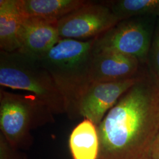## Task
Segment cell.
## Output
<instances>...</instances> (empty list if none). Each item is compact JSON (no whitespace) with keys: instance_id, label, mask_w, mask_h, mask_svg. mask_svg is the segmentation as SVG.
I'll return each mask as SVG.
<instances>
[{"instance_id":"15","label":"cell","mask_w":159,"mask_h":159,"mask_svg":"<svg viewBox=\"0 0 159 159\" xmlns=\"http://www.w3.org/2000/svg\"><path fill=\"white\" fill-rule=\"evenodd\" d=\"M0 159H26V156L20 150L12 148L0 133Z\"/></svg>"},{"instance_id":"11","label":"cell","mask_w":159,"mask_h":159,"mask_svg":"<svg viewBox=\"0 0 159 159\" xmlns=\"http://www.w3.org/2000/svg\"><path fill=\"white\" fill-rule=\"evenodd\" d=\"M23 19L17 0L0 1L1 50L8 52L19 50V35Z\"/></svg>"},{"instance_id":"5","label":"cell","mask_w":159,"mask_h":159,"mask_svg":"<svg viewBox=\"0 0 159 159\" xmlns=\"http://www.w3.org/2000/svg\"><path fill=\"white\" fill-rule=\"evenodd\" d=\"M157 17L149 16L120 21L95 39L93 51L117 52L146 65Z\"/></svg>"},{"instance_id":"4","label":"cell","mask_w":159,"mask_h":159,"mask_svg":"<svg viewBox=\"0 0 159 159\" xmlns=\"http://www.w3.org/2000/svg\"><path fill=\"white\" fill-rule=\"evenodd\" d=\"M53 115L34 94H18L1 88L0 133L12 148L29 149L33 142L31 131L53 123Z\"/></svg>"},{"instance_id":"16","label":"cell","mask_w":159,"mask_h":159,"mask_svg":"<svg viewBox=\"0 0 159 159\" xmlns=\"http://www.w3.org/2000/svg\"><path fill=\"white\" fill-rule=\"evenodd\" d=\"M150 159H159V133L156 137L152 146Z\"/></svg>"},{"instance_id":"7","label":"cell","mask_w":159,"mask_h":159,"mask_svg":"<svg viewBox=\"0 0 159 159\" xmlns=\"http://www.w3.org/2000/svg\"><path fill=\"white\" fill-rule=\"evenodd\" d=\"M145 72L143 70L140 74L127 79L92 83L80 102V117L89 120L97 127L120 97L142 79Z\"/></svg>"},{"instance_id":"13","label":"cell","mask_w":159,"mask_h":159,"mask_svg":"<svg viewBox=\"0 0 159 159\" xmlns=\"http://www.w3.org/2000/svg\"><path fill=\"white\" fill-rule=\"evenodd\" d=\"M106 3L119 21L134 17L159 16V0H117Z\"/></svg>"},{"instance_id":"6","label":"cell","mask_w":159,"mask_h":159,"mask_svg":"<svg viewBox=\"0 0 159 159\" xmlns=\"http://www.w3.org/2000/svg\"><path fill=\"white\" fill-rule=\"evenodd\" d=\"M119 22L106 2L89 1L56 23L61 39L89 40L95 39Z\"/></svg>"},{"instance_id":"2","label":"cell","mask_w":159,"mask_h":159,"mask_svg":"<svg viewBox=\"0 0 159 159\" xmlns=\"http://www.w3.org/2000/svg\"><path fill=\"white\" fill-rule=\"evenodd\" d=\"M95 39H60L38 59L61 94L70 119L80 117V102L92 83L90 72Z\"/></svg>"},{"instance_id":"8","label":"cell","mask_w":159,"mask_h":159,"mask_svg":"<svg viewBox=\"0 0 159 159\" xmlns=\"http://www.w3.org/2000/svg\"><path fill=\"white\" fill-rule=\"evenodd\" d=\"M143 66L136 58L117 52L93 51L90 80L95 83L129 79L140 74Z\"/></svg>"},{"instance_id":"12","label":"cell","mask_w":159,"mask_h":159,"mask_svg":"<svg viewBox=\"0 0 159 159\" xmlns=\"http://www.w3.org/2000/svg\"><path fill=\"white\" fill-rule=\"evenodd\" d=\"M69 148L73 159H97L99 140L96 125L84 119L71 131Z\"/></svg>"},{"instance_id":"14","label":"cell","mask_w":159,"mask_h":159,"mask_svg":"<svg viewBox=\"0 0 159 159\" xmlns=\"http://www.w3.org/2000/svg\"><path fill=\"white\" fill-rule=\"evenodd\" d=\"M146 66L149 73L157 81L159 78V16L155 25Z\"/></svg>"},{"instance_id":"17","label":"cell","mask_w":159,"mask_h":159,"mask_svg":"<svg viewBox=\"0 0 159 159\" xmlns=\"http://www.w3.org/2000/svg\"><path fill=\"white\" fill-rule=\"evenodd\" d=\"M157 85H158V87H159V79L157 80Z\"/></svg>"},{"instance_id":"3","label":"cell","mask_w":159,"mask_h":159,"mask_svg":"<svg viewBox=\"0 0 159 159\" xmlns=\"http://www.w3.org/2000/svg\"><path fill=\"white\" fill-rule=\"evenodd\" d=\"M0 85L30 92L54 114H66L64 100L49 72L38 59L19 51L0 50Z\"/></svg>"},{"instance_id":"1","label":"cell","mask_w":159,"mask_h":159,"mask_svg":"<svg viewBox=\"0 0 159 159\" xmlns=\"http://www.w3.org/2000/svg\"><path fill=\"white\" fill-rule=\"evenodd\" d=\"M97 159H150L159 133V89L146 71L97 126Z\"/></svg>"},{"instance_id":"9","label":"cell","mask_w":159,"mask_h":159,"mask_svg":"<svg viewBox=\"0 0 159 159\" xmlns=\"http://www.w3.org/2000/svg\"><path fill=\"white\" fill-rule=\"evenodd\" d=\"M56 23L37 17H23L20 31V52L39 59L61 39Z\"/></svg>"},{"instance_id":"10","label":"cell","mask_w":159,"mask_h":159,"mask_svg":"<svg viewBox=\"0 0 159 159\" xmlns=\"http://www.w3.org/2000/svg\"><path fill=\"white\" fill-rule=\"evenodd\" d=\"M84 0H17L24 17H37L57 23L69 13L84 6Z\"/></svg>"}]
</instances>
